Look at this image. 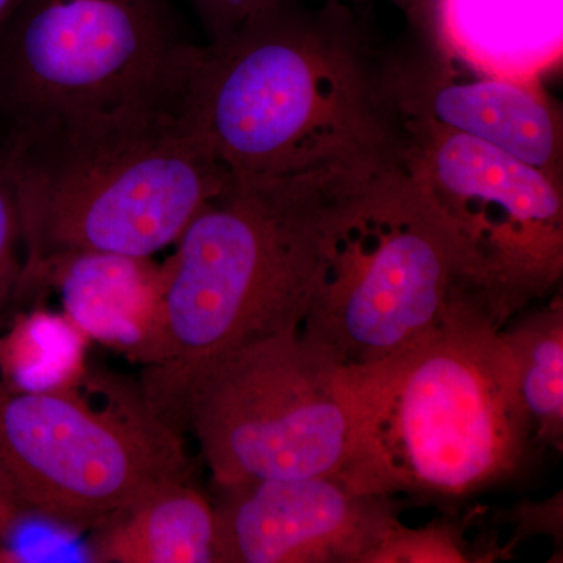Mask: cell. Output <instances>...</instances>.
<instances>
[{
    "label": "cell",
    "instance_id": "cell-12",
    "mask_svg": "<svg viewBox=\"0 0 563 563\" xmlns=\"http://www.w3.org/2000/svg\"><path fill=\"white\" fill-rule=\"evenodd\" d=\"M58 291L63 313L90 342L141 368L154 362L162 321L163 266L152 257L76 252L52 258L21 279L18 302Z\"/></svg>",
    "mask_w": 563,
    "mask_h": 563
},
{
    "label": "cell",
    "instance_id": "cell-20",
    "mask_svg": "<svg viewBox=\"0 0 563 563\" xmlns=\"http://www.w3.org/2000/svg\"><path fill=\"white\" fill-rule=\"evenodd\" d=\"M27 518L14 501L9 488L0 481V547L5 544L14 532H18Z\"/></svg>",
    "mask_w": 563,
    "mask_h": 563
},
{
    "label": "cell",
    "instance_id": "cell-5",
    "mask_svg": "<svg viewBox=\"0 0 563 563\" xmlns=\"http://www.w3.org/2000/svg\"><path fill=\"white\" fill-rule=\"evenodd\" d=\"M468 303L481 306L461 252L396 158L332 218L298 332L339 365L363 368L428 339Z\"/></svg>",
    "mask_w": 563,
    "mask_h": 563
},
{
    "label": "cell",
    "instance_id": "cell-13",
    "mask_svg": "<svg viewBox=\"0 0 563 563\" xmlns=\"http://www.w3.org/2000/svg\"><path fill=\"white\" fill-rule=\"evenodd\" d=\"M429 46L484 76L543 81L563 58V0H421Z\"/></svg>",
    "mask_w": 563,
    "mask_h": 563
},
{
    "label": "cell",
    "instance_id": "cell-2",
    "mask_svg": "<svg viewBox=\"0 0 563 563\" xmlns=\"http://www.w3.org/2000/svg\"><path fill=\"white\" fill-rule=\"evenodd\" d=\"M346 377L352 439L336 474L355 492L457 517L463 504L520 483L543 453L510 352L477 303L388 361L346 368Z\"/></svg>",
    "mask_w": 563,
    "mask_h": 563
},
{
    "label": "cell",
    "instance_id": "cell-4",
    "mask_svg": "<svg viewBox=\"0 0 563 563\" xmlns=\"http://www.w3.org/2000/svg\"><path fill=\"white\" fill-rule=\"evenodd\" d=\"M380 163L231 174L163 265L161 335L144 368H187L299 331L329 224Z\"/></svg>",
    "mask_w": 563,
    "mask_h": 563
},
{
    "label": "cell",
    "instance_id": "cell-6",
    "mask_svg": "<svg viewBox=\"0 0 563 563\" xmlns=\"http://www.w3.org/2000/svg\"><path fill=\"white\" fill-rule=\"evenodd\" d=\"M141 390L192 432L218 488L336 473L352 439L346 368L280 333L179 369L143 368Z\"/></svg>",
    "mask_w": 563,
    "mask_h": 563
},
{
    "label": "cell",
    "instance_id": "cell-3",
    "mask_svg": "<svg viewBox=\"0 0 563 563\" xmlns=\"http://www.w3.org/2000/svg\"><path fill=\"white\" fill-rule=\"evenodd\" d=\"M0 162L20 206L22 277L76 252L152 257L232 174L174 92L0 124Z\"/></svg>",
    "mask_w": 563,
    "mask_h": 563
},
{
    "label": "cell",
    "instance_id": "cell-15",
    "mask_svg": "<svg viewBox=\"0 0 563 563\" xmlns=\"http://www.w3.org/2000/svg\"><path fill=\"white\" fill-rule=\"evenodd\" d=\"M512 357L518 395L540 450L563 444V299L553 292L544 306L512 318L499 329Z\"/></svg>",
    "mask_w": 563,
    "mask_h": 563
},
{
    "label": "cell",
    "instance_id": "cell-18",
    "mask_svg": "<svg viewBox=\"0 0 563 563\" xmlns=\"http://www.w3.org/2000/svg\"><path fill=\"white\" fill-rule=\"evenodd\" d=\"M24 266L22 225L16 191L5 166L0 162V331L20 307L18 292Z\"/></svg>",
    "mask_w": 563,
    "mask_h": 563
},
{
    "label": "cell",
    "instance_id": "cell-22",
    "mask_svg": "<svg viewBox=\"0 0 563 563\" xmlns=\"http://www.w3.org/2000/svg\"><path fill=\"white\" fill-rule=\"evenodd\" d=\"M21 0H0V25L9 20L10 14L20 5Z\"/></svg>",
    "mask_w": 563,
    "mask_h": 563
},
{
    "label": "cell",
    "instance_id": "cell-16",
    "mask_svg": "<svg viewBox=\"0 0 563 563\" xmlns=\"http://www.w3.org/2000/svg\"><path fill=\"white\" fill-rule=\"evenodd\" d=\"M0 335V379L20 390L69 387L85 376L90 340L65 313L35 309L13 314Z\"/></svg>",
    "mask_w": 563,
    "mask_h": 563
},
{
    "label": "cell",
    "instance_id": "cell-1",
    "mask_svg": "<svg viewBox=\"0 0 563 563\" xmlns=\"http://www.w3.org/2000/svg\"><path fill=\"white\" fill-rule=\"evenodd\" d=\"M177 106L232 174L263 176L395 161L404 121L347 3H274L207 44L187 43Z\"/></svg>",
    "mask_w": 563,
    "mask_h": 563
},
{
    "label": "cell",
    "instance_id": "cell-23",
    "mask_svg": "<svg viewBox=\"0 0 563 563\" xmlns=\"http://www.w3.org/2000/svg\"><path fill=\"white\" fill-rule=\"evenodd\" d=\"M420 2H421V0H420ZM418 7H420V5H418ZM415 11H417V10H415Z\"/></svg>",
    "mask_w": 563,
    "mask_h": 563
},
{
    "label": "cell",
    "instance_id": "cell-7",
    "mask_svg": "<svg viewBox=\"0 0 563 563\" xmlns=\"http://www.w3.org/2000/svg\"><path fill=\"white\" fill-rule=\"evenodd\" d=\"M191 474L181 433L155 412L140 383L91 368L54 390L0 379V481L29 518L90 532Z\"/></svg>",
    "mask_w": 563,
    "mask_h": 563
},
{
    "label": "cell",
    "instance_id": "cell-19",
    "mask_svg": "<svg viewBox=\"0 0 563 563\" xmlns=\"http://www.w3.org/2000/svg\"><path fill=\"white\" fill-rule=\"evenodd\" d=\"M210 41L235 31L247 18L287 0H187Z\"/></svg>",
    "mask_w": 563,
    "mask_h": 563
},
{
    "label": "cell",
    "instance_id": "cell-8",
    "mask_svg": "<svg viewBox=\"0 0 563 563\" xmlns=\"http://www.w3.org/2000/svg\"><path fill=\"white\" fill-rule=\"evenodd\" d=\"M404 172L446 225L477 301L499 329L558 291L563 181L484 141L404 121Z\"/></svg>",
    "mask_w": 563,
    "mask_h": 563
},
{
    "label": "cell",
    "instance_id": "cell-10",
    "mask_svg": "<svg viewBox=\"0 0 563 563\" xmlns=\"http://www.w3.org/2000/svg\"><path fill=\"white\" fill-rule=\"evenodd\" d=\"M218 563H372L399 503L336 473L218 488Z\"/></svg>",
    "mask_w": 563,
    "mask_h": 563
},
{
    "label": "cell",
    "instance_id": "cell-14",
    "mask_svg": "<svg viewBox=\"0 0 563 563\" xmlns=\"http://www.w3.org/2000/svg\"><path fill=\"white\" fill-rule=\"evenodd\" d=\"M101 563H218L214 503L191 479L173 481L91 529Z\"/></svg>",
    "mask_w": 563,
    "mask_h": 563
},
{
    "label": "cell",
    "instance_id": "cell-17",
    "mask_svg": "<svg viewBox=\"0 0 563 563\" xmlns=\"http://www.w3.org/2000/svg\"><path fill=\"white\" fill-rule=\"evenodd\" d=\"M461 529L451 521L420 529L396 526L373 554L372 563L474 562Z\"/></svg>",
    "mask_w": 563,
    "mask_h": 563
},
{
    "label": "cell",
    "instance_id": "cell-21",
    "mask_svg": "<svg viewBox=\"0 0 563 563\" xmlns=\"http://www.w3.org/2000/svg\"><path fill=\"white\" fill-rule=\"evenodd\" d=\"M331 2H373V0H331ZM387 2L393 3V5L398 7L402 11H406L407 16L412 18L415 10L420 5V0H387Z\"/></svg>",
    "mask_w": 563,
    "mask_h": 563
},
{
    "label": "cell",
    "instance_id": "cell-9",
    "mask_svg": "<svg viewBox=\"0 0 563 563\" xmlns=\"http://www.w3.org/2000/svg\"><path fill=\"white\" fill-rule=\"evenodd\" d=\"M173 0H21L0 25V124L173 92Z\"/></svg>",
    "mask_w": 563,
    "mask_h": 563
},
{
    "label": "cell",
    "instance_id": "cell-11",
    "mask_svg": "<svg viewBox=\"0 0 563 563\" xmlns=\"http://www.w3.org/2000/svg\"><path fill=\"white\" fill-rule=\"evenodd\" d=\"M388 81L402 121L484 141L563 181V118L543 81L472 73L428 49L388 58Z\"/></svg>",
    "mask_w": 563,
    "mask_h": 563
}]
</instances>
